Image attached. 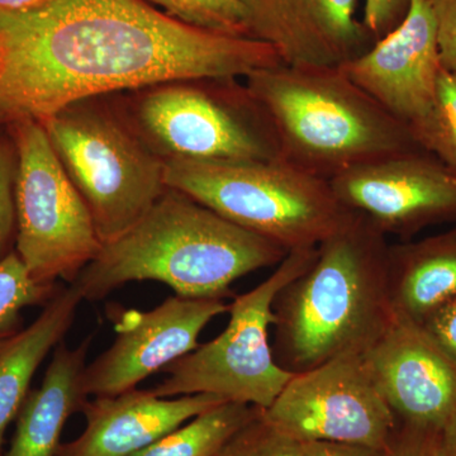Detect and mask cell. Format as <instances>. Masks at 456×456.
Listing matches in <instances>:
<instances>
[{"label":"cell","mask_w":456,"mask_h":456,"mask_svg":"<svg viewBox=\"0 0 456 456\" xmlns=\"http://www.w3.org/2000/svg\"><path fill=\"white\" fill-rule=\"evenodd\" d=\"M7 128L17 151L14 251L37 283L73 284L103 248L94 221L44 123L25 118Z\"/></svg>","instance_id":"obj_9"},{"label":"cell","mask_w":456,"mask_h":456,"mask_svg":"<svg viewBox=\"0 0 456 456\" xmlns=\"http://www.w3.org/2000/svg\"><path fill=\"white\" fill-rule=\"evenodd\" d=\"M434 18L441 65L456 73V0H428Z\"/></svg>","instance_id":"obj_26"},{"label":"cell","mask_w":456,"mask_h":456,"mask_svg":"<svg viewBox=\"0 0 456 456\" xmlns=\"http://www.w3.org/2000/svg\"><path fill=\"white\" fill-rule=\"evenodd\" d=\"M248 37L288 66H340L374 44L358 0H241Z\"/></svg>","instance_id":"obj_15"},{"label":"cell","mask_w":456,"mask_h":456,"mask_svg":"<svg viewBox=\"0 0 456 456\" xmlns=\"http://www.w3.org/2000/svg\"><path fill=\"white\" fill-rule=\"evenodd\" d=\"M82 301L77 285L61 287L31 325L0 342V456L5 431L28 395L33 375L64 340Z\"/></svg>","instance_id":"obj_19"},{"label":"cell","mask_w":456,"mask_h":456,"mask_svg":"<svg viewBox=\"0 0 456 456\" xmlns=\"http://www.w3.org/2000/svg\"><path fill=\"white\" fill-rule=\"evenodd\" d=\"M288 253L167 187L127 232L103 245L73 284L86 301L140 281H160L185 298L224 301L235 297L231 285L237 279L279 265Z\"/></svg>","instance_id":"obj_3"},{"label":"cell","mask_w":456,"mask_h":456,"mask_svg":"<svg viewBox=\"0 0 456 456\" xmlns=\"http://www.w3.org/2000/svg\"><path fill=\"white\" fill-rule=\"evenodd\" d=\"M245 84L272 125L279 160L316 178L330 182L421 149L410 128L338 66L281 64L255 71Z\"/></svg>","instance_id":"obj_4"},{"label":"cell","mask_w":456,"mask_h":456,"mask_svg":"<svg viewBox=\"0 0 456 456\" xmlns=\"http://www.w3.org/2000/svg\"><path fill=\"white\" fill-rule=\"evenodd\" d=\"M93 335L70 349L57 345L40 388L29 391L17 415L11 448L2 456H55L66 421L88 401L83 389Z\"/></svg>","instance_id":"obj_17"},{"label":"cell","mask_w":456,"mask_h":456,"mask_svg":"<svg viewBox=\"0 0 456 456\" xmlns=\"http://www.w3.org/2000/svg\"><path fill=\"white\" fill-rule=\"evenodd\" d=\"M387 456H450L445 435L398 428Z\"/></svg>","instance_id":"obj_27"},{"label":"cell","mask_w":456,"mask_h":456,"mask_svg":"<svg viewBox=\"0 0 456 456\" xmlns=\"http://www.w3.org/2000/svg\"><path fill=\"white\" fill-rule=\"evenodd\" d=\"M338 202L399 241L456 222V174L425 150L362 165L330 180Z\"/></svg>","instance_id":"obj_11"},{"label":"cell","mask_w":456,"mask_h":456,"mask_svg":"<svg viewBox=\"0 0 456 456\" xmlns=\"http://www.w3.org/2000/svg\"><path fill=\"white\" fill-rule=\"evenodd\" d=\"M218 395L161 398L151 391H132L86 401V428L77 439L60 444L55 456H132L156 440L218 404Z\"/></svg>","instance_id":"obj_16"},{"label":"cell","mask_w":456,"mask_h":456,"mask_svg":"<svg viewBox=\"0 0 456 456\" xmlns=\"http://www.w3.org/2000/svg\"><path fill=\"white\" fill-rule=\"evenodd\" d=\"M388 237L350 211L317 246L316 259L273 302V354L292 374L364 354L395 322L388 288Z\"/></svg>","instance_id":"obj_2"},{"label":"cell","mask_w":456,"mask_h":456,"mask_svg":"<svg viewBox=\"0 0 456 456\" xmlns=\"http://www.w3.org/2000/svg\"><path fill=\"white\" fill-rule=\"evenodd\" d=\"M47 0H0V12L2 13H16L28 9L38 7Z\"/></svg>","instance_id":"obj_31"},{"label":"cell","mask_w":456,"mask_h":456,"mask_svg":"<svg viewBox=\"0 0 456 456\" xmlns=\"http://www.w3.org/2000/svg\"><path fill=\"white\" fill-rule=\"evenodd\" d=\"M302 443L281 434L261 412L244 426L218 456H301Z\"/></svg>","instance_id":"obj_24"},{"label":"cell","mask_w":456,"mask_h":456,"mask_svg":"<svg viewBox=\"0 0 456 456\" xmlns=\"http://www.w3.org/2000/svg\"><path fill=\"white\" fill-rule=\"evenodd\" d=\"M446 446H448L449 455L456 456V428L448 435H445Z\"/></svg>","instance_id":"obj_32"},{"label":"cell","mask_w":456,"mask_h":456,"mask_svg":"<svg viewBox=\"0 0 456 456\" xmlns=\"http://www.w3.org/2000/svg\"><path fill=\"white\" fill-rule=\"evenodd\" d=\"M362 355L398 428L437 435L454 430L456 362L421 326L397 318Z\"/></svg>","instance_id":"obj_13"},{"label":"cell","mask_w":456,"mask_h":456,"mask_svg":"<svg viewBox=\"0 0 456 456\" xmlns=\"http://www.w3.org/2000/svg\"><path fill=\"white\" fill-rule=\"evenodd\" d=\"M417 145L456 174V73L441 69L431 110L410 127Z\"/></svg>","instance_id":"obj_21"},{"label":"cell","mask_w":456,"mask_h":456,"mask_svg":"<svg viewBox=\"0 0 456 456\" xmlns=\"http://www.w3.org/2000/svg\"><path fill=\"white\" fill-rule=\"evenodd\" d=\"M316 255L317 248L289 251L265 281L233 297L224 331L167 365L163 371L169 377L150 391L161 398L206 393L268 408L294 375L279 367L273 354V302L281 288L310 268Z\"/></svg>","instance_id":"obj_8"},{"label":"cell","mask_w":456,"mask_h":456,"mask_svg":"<svg viewBox=\"0 0 456 456\" xmlns=\"http://www.w3.org/2000/svg\"><path fill=\"white\" fill-rule=\"evenodd\" d=\"M260 412L261 408L251 404L224 402L132 456H218L228 441Z\"/></svg>","instance_id":"obj_20"},{"label":"cell","mask_w":456,"mask_h":456,"mask_svg":"<svg viewBox=\"0 0 456 456\" xmlns=\"http://www.w3.org/2000/svg\"><path fill=\"white\" fill-rule=\"evenodd\" d=\"M419 326L456 362V297L432 312Z\"/></svg>","instance_id":"obj_29"},{"label":"cell","mask_w":456,"mask_h":456,"mask_svg":"<svg viewBox=\"0 0 456 456\" xmlns=\"http://www.w3.org/2000/svg\"><path fill=\"white\" fill-rule=\"evenodd\" d=\"M261 416L302 444L329 441L387 450L398 428L362 354L294 374Z\"/></svg>","instance_id":"obj_10"},{"label":"cell","mask_w":456,"mask_h":456,"mask_svg":"<svg viewBox=\"0 0 456 456\" xmlns=\"http://www.w3.org/2000/svg\"><path fill=\"white\" fill-rule=\"evenodd\" d=\"M228 311L224 299L179 296L151 311L110 310L117 338L84 369V392L88 397H113L136 389L150 375L196 350L200 332Z\"/></svg>","instance_id":"obj_12"},{"label":"cell","mask_w":456,"mask_h":456,"mask_svg":"<svg viewBox=\"0 0 456 456\" xmlns=\"http://www.w3.org/2000/svg\"><path fill=\"white\" fill-rule=\"evenodd\" d=\"M301 456H387V450L329 441H310L302 444Z\"/></svg>","instance_id":"obj_30"},{"label":"cell","mask_w":456,"mask_h":456,"mask_svg":"<svg viewBox=\"0 0 456 456\" xmlns=\"http://www.w3.org/2000/svg\"><path fill=\"white\" fill-rule=\"evenodd\" d=\"M240 80H171L121 93V99L134 127L164 161L279 160L268 117Z\"/></svg>","instance_id":"obj_6"},{"label":"cell","mask_w":456,"mask_h":456,"mask_svg":"<svg viewBox=\"0 0 456 456\" xmlns=\"http://www.w3.org/2000/svg\"><path fill=\"white\" fill-rule=\"evenodd\" d=\"M167 16L189 26L248 37L241 0H146Z\"/></svg>","instance_id":"obj_23"},{"label":"cell","mask_w":456,"mask_h":456,"mask_svg":"<svg viewBox=\"0 0 456 456\" xmlns=\"http://www.w3.org/2000/svg\"><path fill=\"white\" fill-rule=\"evenodd\" d=\"M388 288L398 320L421 325L456 297V224L444 232L389 244Z\"/></svg>","instance_id":"obj_18"},{"label":"cell","mask_w":456,"mask_h":456,"mask_svg":"<svg viewBox=\"0 0 456 456\" xmlns=\"http://www.w3.org/2000/svg\"><path fill=\"white\" fill-rule=\"evenodd\" d=\"M42 123L102 244L127 232L167 191L165 161L132 125L121 93L79 99Z\"/></svg>","instance_id":"obj_5"},{"label":"cell","mask_w":456,"mask_h":456,"mask_svg":"<svg viewBox=\"0 0 456 456\" xmlns=\"http://www.w3.org/2000/svg\"><path fill=\"white\" fill-rule=\"evenodd\" d=\"M17 173V151L11 134L0 136V260L11 254L16 242V209L14 182Z\"/></svg>","instance_id":"obj_25"},{"label":"cell","mask_w":456,"mask_h":456,"mask_svg":"<svg viewBox=\"0 0 456 456\" xmlns=\"http://www.w3.org/2000/svg\"><path fill=\"white\" fill-rule=\"evenodd\" d=\"M281 64L268 44L189 26L146 0H47L0 12V126L44 122L95 95Z\"/></svg>","instance_id":"obj_1"},{"label":"cell","mask_w":456,"mask_h":456,"mask_svg":"<svg viewBox=\"0 0 456 456\" xmlns=\"http://www.w3.org/2000/svg\"><path fill=\"white\" fill-rule=\"evenodd\" d=\"M412 0H365L362 23L374 42L395 29L406 17Z\"/></svg>","instance_id":"obj_28"},{"label":"cell","mask_w":456,"mask_h":456,"mask_svg":"<svg viewBox=\"0 0 456 456\" xmlns=\"http://www.w3.org/2000/svg\"><path fill=\"white\" fill-rule=\"evenodd\" d=\"M165 182L288 251L317 248L350 213L330 182L281 160L165 161Z\"/></svg>","instance_id":"obj_7"},{"label":"cell","mask_w":456,"mask_h":456,"mask_svg":"<svg viewBox=\"0 0 456 456\" xmlns=\"http://www.w3.org/2000/svg\"><path fill=\"white\" fill-rule=\"evenodd\" d=\"M338 68L408 128L419 122L434 104L443 69L428 0H412L395 29Z\"/></svg>","instance_id":"obj_14"},{"label":"cell","mask_w":456,"mask_h":456,"mask_svg":"<svg viewBox=\"0 0 456 456\" xmlns=\"http://www.w3.org/2000/svg\"><path fill=\"white\" fill-rule=\"evenodd\" d=\"M60 288L33 281L16 251L0 260V342L23 329L25 308L46 305Z\"/></svg>","instance_id":"obj_22"}]
</instances>
